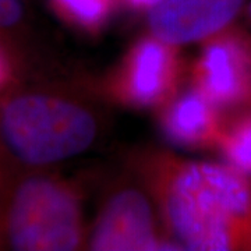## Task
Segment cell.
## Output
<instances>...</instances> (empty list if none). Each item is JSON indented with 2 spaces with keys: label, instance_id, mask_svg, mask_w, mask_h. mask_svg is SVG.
Segmentation results:
<instances>
[{
  "label": "cell",
  "instance_id": "6da1fadb",
  "mask_svg": "<svg viewBox=\"0 0 251 251\" xmlns=\"http://www.w3.org/2000/svg\"><path fill=\"white\" fill-rule=\"evenodd\" d=\"M166 237L179 250L251 251V179L227 163L191 161L163 150L130 156Z\"/></svg>",
  "mask_w": 251,
  "mask_h": 251
},
{
  "label": "cell",
  "instance_id": "7a4b0ae2",
  "mask_svg": "<svg viewBox=\"0 0 251 251\" xmlns=\"http://www.w3.org/2000/svg\"><path fill=\"white\" fill-rule=\"evenodd\" d=\"M102 127L88 92L69 82L20 75L0 95V172L54 168L88 151Z\"/></svg>",
  "mask_w": 251,
  "mask_h": 251
},
{
  "label": "cell",
  "instance_id": "3957f363",
  "mask_svg": "<svg viewBox=\"0 0 251 251\" xmlns=\"http://www.w3.org/2000/svg\"><path fill=\"white\" fill-rule=\"evenodd\" d=\"M77 180L50 169L0 172V250L74 251L87 246Z\"/></svg>",
  "mask_w": 251,
  "mask_h": 251
},
{
  "label": "cell",
  "instance_id": "277c9868",
  "mask_svg": "<svg viewBox=\"0 0 251 251\" xmlns=\"http://www.w3.org/2000/svg\"><path fill=\"white\" fill-rule=\"evenodd\" d=\"M87 249L95 251L179 250L162 227L150 191L131 172L110 183L91 227Z\"/></svg>",
  "mask_w": 251,
  "mask_h": 251
},
{
  "label": "cell",
  "instance_id": "5b68a950",
  "mask_svg": "<svg viewBox=\"0 0 251 251\" xmlns=\"http://www.w3.org/2000/svg\"><path fill=\"white\" fill-rule=\"evenodd\" d=\"M183 60L177 46L151 32L135 39L103 82L110 100L126 108L158 109L180 90Z\"/></svg>",
  "mask_w": 251,
  "mask_h": 251
},
{
  "label": "cell",
  "instance_id": "8992f818",
  "mask_svg": "<svg viewBox=\"0 0 251 251\" xmlns=\"http://www.w3.org/2000/svg\"><path fill=\"white\" fill-rule=\"evenodd\" d=\"M201 44L190 69L191 85L221 110L250 103V36L230 25Z\"/></svg>",
  "mask_w": 251,
  "mask_h": 251
},
{
  "label": "cell",
  "instance_id": "52a82bcc",
  "mask_svg": "<svg viewBox=\"0 0 251 251\" xmlns=\"http://www.w3.org/2000/svg\"><path fill=\"white\" fill-rule=\"evenodd\" d=\"M246 0H161L148 10V29L180 46L202 42L232 25Z\"/></svg>",
  "mask_w": 251,
  "mask_h": 251
},
{
  "label": "cell",
  "instance_id": "ba28073f",
  "mask_svg": "<svg viewBox=\"0 0 251 251\" xmlns=\"http://www.w3.org/2000/svg\"><path fill=\"white\" fill-rule=\"evenodd\" d=\"M156 112L162 134L179 147L216 148L224 131L222 110L193 85L177 91Z\"/></svg>",
  "mask_w": 251,
  "mask_h": 251
},
{
  "label": "cell",
  "instance_id": "9c48e42d",
  "mask_svg": "<svg viewBox=\"0 0 251 251\" xmlns=\"http://www.w3.org/2000/svg\"><path fill=\"white\" fill-rule=\"evenodd\" d=\"M54 16L87 36H98L115 16L120 0H48Z\"/></svg>",
  "mask_w": 251,
  "mask_h": 251
},
{
  "label": "cell",
  "instance_id": "30bf717a",
  "mask_svg": "<svg viewBox=\"0 0 251 251\" xmlns=\"http://www.w3.org/2000/svg\"><path fill=\"white\" fill-rule=\"evenodd\" d=\"M216 148L229 166L251 179V112L225 123Z\"/></svg>",
  "mask_w": 251,
  "mask_h": 251
},
{
  "label": "cell",
  "instance_id": "8fae6325",
  "mask_svg": "<svg viewBox=\"0 0 251 251\" xmlns=\"http://www.w3.org/2000/svg\"><path fill=\"white\" fill-rule=\"evenodd\" d=\"M28 20L23 0H0V42L9 48L24 72L28 62Z\"/></svg>",
  "mask_w": 251,
  "mask_h": 251
},
{
  "label": "cell",
  "instance_id": "7c38bea8",
  "mask_svg": "<svg viewBox=\"0 0 251 251\" xmlns=\"http://www.w3.org/2000/svg\"><path fill=\"white\" fill-rule=\"evenodd\" d=\"M24 69L16 54L7 46L0 42V95L23 75Z\"/></svg>",
  "mask_w": 251,
  "mask_h": 251
},
{
  "label": "cell",
  "instance_id": "4fadbf2b",
  "mask_svg": "<svg viewBox=\"0 0 251 251\" xmlns=\"http://www.w3.org/2000/svg\"><path fill=\"white\" fill-rule=\"evenodd\" d=\"M159 1L161 0H120V3L135 11H148Z\"/></svg>",
  "mask_w": 251,
  "mask_h": 251
},
{
  "label": "cell",
  "instance_id": "5bb4252c",
  "mask_svg": "<svg viewBox=\"0 0 251 251\" xmlns=\"http://www.w3.org/2000/svg\"><path fill=\"white\" fill-rule=\"evenodd\" d=\"M247 17H249V20H250L251 23V1L249 3V6H247Z\"/></svg>",
  "mask_w": 251,
  "mask_h": 251
}]
</instances>
